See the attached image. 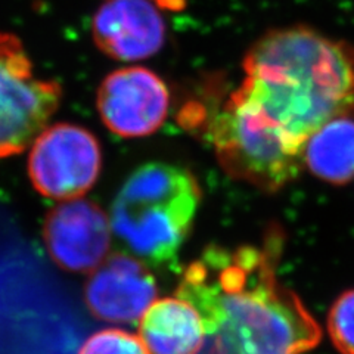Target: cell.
Wrapping results in <instances>:
<instances>
[{
    "instance_id": "277c9868",
    "label": "cell",
    "mask_w": 354,
    "mask_h": 354,
    "mask_svg": "<svg viewBox=\"0 0 354 354\" xmlns=\"http://www.w3.org/2000/svg\"><path fill=\"white\" fill-rule=\"evenodd\" d=\"M207 133L223 170L261 191L282 189L295 179L304 162L303 148L294 145L232 93L213 114Z\"/></svg>"
},
{
    "instance_id": "4fadbf2b",
    "label": "cell",
    "mask_w": 354,
    "mask_h": 354,
    "mask_svg": "<svg viewBox=\"0 0 354 354\" xmlns=\"http://www.w3.org/2000/svg\"><path fill=\"white\" fill-rule=\"evenodd\" d=\"M328 330L342 354H354V290L341 294L328 315Z\"/></svg>"
},
{
    "instance_id": "5b68a950",
    "label": "cell",
    "mask_w": 354,
    "mask_h": 354,
    "mask_svg": "<svg viewBox=\"0 0 354 354\" xmlns=\"http://www.w3.org/2000/svg\"><path fill=\"white\" fill-rule=\"evenodd\" d=\"M61 84L41 79L21 40L0 31V158L27 149L57 113Z\"/></svg>"
},
{
    "instance_id": "3957f363",
    "label": "cell",
    "mask_w": 354,
    "mask_h": 354,
    "mask_svg": "<svg viewBox=\"0 0 354 354\" xmlns=\"http://www.w3.org/2000/svg\"><path fill=\"white\" fill-rule=\"evenodd\" d=\"M201 204V186L185 167L148 162L130 174L111 209V229L152 266L177 257Z\"/></svg>"
},
{
    "instance_id": "7a4b0ae2",
    "label": "cell",
    "mask_w": 354,
    "mask_h": 354,
    "mask_svg": "<svg viewBox=\"0 0 354 354\" xmlns=\"http://www.w3.org/2000/svg\"><path fill=\"white\" fill-rule=\"evenodd\" d=\"M238 101L294 145L354 113V46L306 26L274 28L251 44Z\"/></svg>"
},
{
    "instance_id": "30bf717a",
    "label": "cell",
    "mask_w": 354,
    "mask_h": 354,
    "mask_svg": "<svg viewBox=\"0 0 354 354\" xmlns=\"http://www.w3.org/2000/svg\"><path fill=\"white\" fill-rule=\"evenodd\" d=\"M92 315L114 324H135L157 298V283L143 261L114 254L93 270L84 290Z\"/></svg>"
},
{
    "instance_id": "7c38bea8",
    "label": "cell",
    "mask_w": 354,
    "mask_h": 354,
    "mask_svg": "<svg viewBox=\"0 0 354 354\" xmlns=\"http://www.w3.org/2000/svg\"><path fill=\"white\" fill-rule=\"evenodd\" d=\"M303 161L319 179L346 185L354 179V120L338 117L308 138Z\"/></svg>"
},
{
    "instance_id": "52a82bcc",
    "label": "cell",
    "mask_w": 354,
    "mask_h": 354,
    "mask_svg": "<svg viewBox=\"0 0 354 354\" xmlns=\"http://www.w3.org/2000/svg\"><path fill=\"white\" fill-rule=\"evenodd\" d=\"M104 124L121 138H142L157 131L169 114L167 84L142 66L121 68L105 77L96 97Z\"/></svg>"
},
{
    "instance_id": "8fae6325",
    "label": "cell",
    "mask_w": 354,
    "mask_h": 354,
    "mask_svg": "<svg viewBox=\"0 0 354 354\" xmlns=\"http://www.w3.org/2000/svg\"><path fill=\"white\" fill-rule=\"evenodd\" d=\"M139 329L149 354H196L205 337L201 316L179 297L155 300Z\"/></svg>"
},
{
    "instance_id": "ba28073f",
    "label": "cell",
    "mask_w": 354,
    "mask_h": 354,
    "mask_svg": "<svg viewBox=\"0 0 354 354\" xmlns=\"http://www.w3.org/2000/svg\"><path fill=\"white\" fill-rule=\"evenodd\" d=\"M111 220L101 207L71 199L55 207L44 223V242L50 257L68 272H92L106 259Z\"/></svg>"
},
{
    "instance_id": "9c48e42d",
    "label": "cell",
    "mask_w": 354,
    "mask_h": 354,
    "mask_svg": "<svg viewBox=\"0 0 354 354\" xmlns=\"http://www.w3.org/2000/svg\"><path fill=\"white\" fill-rule=\"evenodd\" d=\"M92 35L109 58L140 61L162 49L167 27L153 0H106L93 17Z\"/></svg>"
},
{
    "instance_id": "6da1fadb",
    "label": "cell",
    "mask_w": 354,
    "mask_h": 354,
    "mask_svg": "<svg viewBox=\"0 0 354 354\" xmlns=\"http://www.w3.org/2000/svg\"><path fill=\"white\" fill-rule=\"evenodd\" d=\"M282 235L263 247L212 245L183 272L177 297L201 316L205 337L196 354H301L317 346L320 328L276 268Z\"/></svg>"
},
{
    "instance_id": "8992f818",
    "label": "cell",
    "mask_w": 354,
    "mask_h": 354,
    "mask_svg": "<svg viewBox=\"0 0 354 354\" xmlns=\"http://www.w3.org/2000/svg\"><path fill=\"white\" fill-rule=\"evenodd\" d=\"M102 151L91 131L68 123L44 129L31 143L28 174L36 191L59 201L79 199L97 180Z\"/></svg>"
},
{
    "instance_id": "5bb4252c",
    "label": "cell",
    "mask_w": 354,
    "mask_h": 354,
    "mask_svg": "<svg viewBox=\"0 0 354 354\" xmlns=\"http://www.w3.org/2000/svg\"><path fill=\"white\" fill-rule=\"evenodd\" d=\"M80 354H149L140 337L121 329H104L88 337Z\"/></svg>"
}]
</instances>
